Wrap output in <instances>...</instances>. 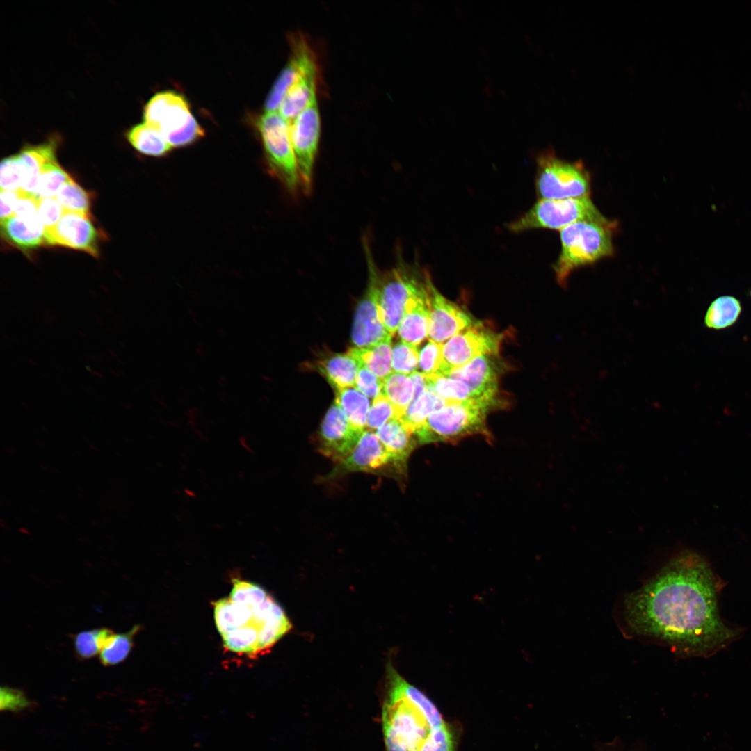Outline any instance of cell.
<instances>
[{"label":"cell","mask_w":751,"mask_h":751,"mask_svg":"<svg viewBox=\"0 0 751 751\" xmlns=\"http://www.w3.org/2000/svg\"><path fill=\"white\" fill-rule=\"evenodd\" d=\"M718 584L702 556L681 551L627 596L625 620L633 632L660 638L680 652L708 655L736 636L720 617Z\"/></svg>","instance_id":"1"},{"label":"cell","mask_w":751,"mask_h":751,"mask_svg":"<svg viewBox=\"0 0 751 751\" xmlns=\"http://www.w3.org/2000/svg\"><path fill=\"white\" fill-rule=\"evenodd\" d=\"M382 725L386 751H423L446 724L435 705L407 682L391 663L387 666Z\"/></svg>","instance_id":"2"},{"label":"cell","mask_w":751,"mask_h":751,"mask_svg":"<svg viewBox=\"0 0 751 751\" xmlns=\"http://www.w3.org/2000/svg\"><path fill=\"white\" fill-rule=\"evenodd\" d=\"M615 223L581 221L560 230L561 250L554 265L558 283L567 285L570 274L613 255L612 235Z\"/></svg>","instance_id":"3"},{"label":"cell","mask_w":751,"mask_h":751,"mask_svg":"<svg viewBox=\"0 0 751 751\" xmlns=\"http://www.w3.org/2000/svg\"><path fill=\"white\" fill-rule=\"evenodd\" d=\"M494 406L496 403L481 400L446 403L433 412L414 436L419 444L456 442L479 434L489 436L486 417Z\"/></svg>","instance_id":"4"},{"label":"cell","mask_w":751,"mask_h":751,"mask_svg":"<svg viewBox=\"0 0 751 751\" xmlns=\"http://www.w3.org/2000/svg\"><path fill=\"white\" fill-rule=\"evenodd\" d=\"M143 118L144 123L159 131L172 147L191 145L204 134L186 99L174 91L154 95L145 106Z\"/></svg>","instance_id":"5"},{"label":"cell","mask_w":751,"mask_h":751,"mask_svg":"<svg viewBox=\"0 0 751 751\" xmlns=\"http://www.w3.org/2000/svg\"><path fill=\"white\" fill-rule=\"evenodd\" d=\"M581 221L610 222L590 196L559 200L540 199L526 213L508 225L514 232L531 229L561 230Z\"/></svg>","instance_id":"6"},{"label":"cell","mask_w":751,"mask_h":751,"mask_svg":"<svg viewBox=\"0 0 751 751\" xmlns=\"http://www.w3.org/2000/svg\"><path fill=\"white\" fill-rule=\"evenodd\" d=\"M290 124L276 111H265L257 122L271 172L289 193L296 195L300 187Z\"/></svg>","instance_id":"7"},{"label":"cell","mask_w":751,"mask_h":751,"mask_svg":"<svg viewBox=\"0 0 751 751\" xmlns=\"http://www.w3.org/2000/svg\"><path fill=\"white\" fill-rule=\"evenodd\" d=\"M537 163L536 188L540 199L590 196V177L582 162L563 160L548 150L538 156Z\"/></svg>","instance_id":"8"},{"label":"cell","mask_w":751,"mask_h":751,"mask_svg":"<svg viewBox=\"0 0 751 751\" xmlns=\"http://www.w3.org/2000/svg\"><path fill=\"white\" fill-rule=\"evenodd\" d=\"M389 271L382 274L378 298L380 319L393 335L398 331L408 300L423 289L428 282V273L421 279L419 272L408 266L401 258Z\"/></svg>","instance_id":"9"},{"label":"cell","mask_w":751,"mask_h":751,"mask_svg":"<svg viewBox=\"0 0 751 751\" xmlns=\"http://www.w3.org/2000/svg\"><path fill=\"white\" fill-rule=\"evenodd\" d=\"M368 268V283L365 293L357 305L353 328L352 341L357 348L369 347L391 339L379 314L378 298L382 274L375 262L369 240L362 239Z\"/></svg>","instance_id":"10"},{"label":"cell","mask_w":751,"mask_h":751,"mask_svg":"<svg viewBox=\"0 0 751 751\" xmlns=\"http://www.w3.org/2000/svg\"><path fill=\"white\" fill-rule=\"evenodd\" d=\"M290 135L300 179V191L309 195L320 136L316 97L290 124Z\"/></svg>","instance_id":"11"},{"label":"cell","mask_w":751,"mask_h":751,"mask_svg":"<svg viewBox=\"0 0 751 751\" xmlns=\"http://www.w3.org/2000/svg\"><path fill=\"white\" fill-rule=\"evenodd\" d=\"M501 341L500 334L477 323L442 344V362L436 375L446 376L482 355H496L499 352Z\"/></svg>","instance_id":"12"},{"label":"cell","mask_w":751,"mask_h":751,"mask_svg":"<svg viewBox=\"0 0 751 751\" xmlns=\"http://www.w3.org/2000/svg\"><path fill=\"white\" fill-rule=\"evenodd\" d=\"M45 245L86 252L97 257L100 233L90 216L65 211L58 223L45 231Z\"/></svg>","instance_id":"13"},{"label":"cell","mask_w":751,"mask_h":751,"mask_svg":"<svg viewBox=\"0 0 751 751\" xmlns=\"http://www.w3.org/2000/svg\"><path fill=\"white\" fill-rule=\"evenodd\" d=\"M387 467L394 468L398 474H405L386 451L376 433L364 430L350 453L337 463L325 479L337 478L348 473L379 472Z\"/></svg>","instance_id":"14"},{"label":"cell","mask_w":751,"mask_h":751,"mask_svg":"<svg viewBox=\"0 0 751 751\" xmlns=\"http://www.w3.org/2000/svg\"><path fill=\"white\" fill-rule=\"evenodd\" d=\"M364 430L353 426L334 403L327 411L321 424L318 450L338 463L350 453Z\"/></svg>","instance_id":"15"},{"label":"cell","mask_w":751,"mask_h":751,"mask_svg":"<svg viewBox=\"0 0 751 751\" xmlns=\"http://www.w3.org/2000/svg\"><path fill=\"white\" fill-rule=\"evenodd\" d=\"M430 340L442 344L457 334L476 325L472 318L454 302L430 286Z\"/></svg>","instance_id":"16"},{"label":"cell","mask_w":751,"mask_h":751,"mask_svg":"<svg viewBox=\"0 0 751 751\" xmlns=\"http://www.w3.org/2000/svg\"><path fill=\"white\" fill-rule=\"evenodd\" d=\"M292 54L275 81L265 102V111H275L295 81L304 73L317 68L314 54L306 39L298 35L293 38Z\"/></svg>","instance_id":"17"},{"label":"cell","mask_w":751,"mask_h":751,"mask_svg":"<svg viewBox=\"0 0 751 751\" xmlns=\"http://www.w3.org/2000/svg\"><path fill=\"white\" fill-rule=\"evenodd\" d=\"M491 356L493 355L478 356L446 376L464 382L469 388L474 400L496 403L498 376Z\"/></svg>","instance_id":"18"},{"label":"cell","mask_w":751,"mask_h":751,"mask_svg":"<svg viewBox=\"0 0 751 751\" xmlns=\"http://www.w3.org/2000/svg\"><path fill=\"white\" fill-rule=\"evenodd\" d=\"M432 283L429 278L426 286L408 300L397 331L401 341L417 346L428 336Z\"/></svg>","instance_id":"19"},{"label":"cell","mask_w":751,"mask_h":751,"mask_svg":"<svg viewBox=\"0 0 751 751\" xmlns=\"http://www.w3.org/2000/svg\"><path fill=\"white\" fill-rule=\"evenodd\" d=\"M252 612V622L259 631L258 652L266 651L291 629L284 611L270 595Z\"/></svg>","instance_id":"20"},{"label":"cell","mask_w":751,"mask_h":751,"mask_svg":"<svg viewBox=\"0 0 751 751\" xmlns=\"http://www.w3.org/2000/svg\"><path fill=\"white\" fill-rule=\"evenodd\" d=\"M45 227L38 214L22 216L13 215L1 220V232L11 245L28 252L45 245Z\"/></svg>","instance_id":"21"},{"label":"cell","mask_w":751,"mask_h":751,"mask_svg":"<svg viewBox=\"0 0 751 751\" xmlns=\"http://www.w3.org/2000/svg\"><path fill=\"white\" fill-rule=\"evenodd\" d=\"M22 170V191L36 197L40 175L43 166L49 161L56 159V143L48 141L33 146H26L16 154Z\"/></svg>","instance_id":"22"},{"label":"cell","mask_w":751,"mask_h":751,"mask_svg":"<svg viewBox=\"0 0 751 751\" xmlns=\"http://www.w3.org/2000/svg\"><path fill=\"white\" fill-rule=\"evenodd\" d=\"M376 433L396 464L405 471L407 459L418 444L414 435L397 418L387 421Z\"/></svg>","instance_id":"23"},{"label":"cell","mask_w":751,"mask_h":751,"mask_svg":"<svg viewBox=\"0 0 751 751\" xmlns=\"http://www.w3.org/2000/svg\"><path fill=\"white\" fill-rule=\"evenodd\" d=\"M361 364L348 351L337 353L319 360L316 369L334 388L354 387Z\"/></svg>","instance_id":"24"},{"label":"cell","mask_w":751,"mask_h":751,"mask_svg":"<svg viewBox=\"0 0 751 751\" xmlns=\"http://www.w3.org/2000/svg\"><path fill=\"white\" fill-rule=\"evenodd\" d=\"M317 68L302 74L289 88L279 113L290 123L316 97Z\"/></svg>","instance_id":"25"},{"label":"cell","mask_w":751,"mask_h":751,"mask_svg":"<svg viewBox=\"0 0 751 751\" xmlns=\"http://www.w3.org/2000/svg\"><path fill=\"white\" fill-rule=\"evenodd\" d=\"M446 403L427 385L426 389L413 399L405 413L398 419L414 435L425 425L433 412Z\"/></svg>","instance_id":"26"},{"label":"cell","mask_w":751,"mask_h":751,"mask_svg":"<svg viewBox=\"0 0 751 751\" xmlns=\"http://www.w3.org/2000/svg\"><path fill=\"white\" fill-rule=\"evenodd\" d=\"M391 339L365 348H350L348 351L360 364L383 381L393 373L391 368Z\"/></svg>","instance_id":"27"},{"label":"cell","mask_w":751,"mask_h":751,"mask_svg":"<svg viewBox=\"0 0 751 751\" xmlns=\"http://www.w3.org/2000/svg\"><path fill=\"white\" fill-rule=\"evenodd\" d=\"M213 604V615L217 629L220 635L252 623V608L223 598Z\"/></svg>","instance_id":"28"},{"label":"cell","mask_w":751,"mask_h":751,"mask_svg":"<svg viewBox=\"0 0 751 751\" xmlns=\"http://www.w3.org/2000/svg\"><path fill=\"white\" fill-rule=\"evenodd\" d=\"M127 139L135 150L147 156H162L172 148L159 131L145 123L131 128Z\"/></svg>","instance_id":"29"},{"label":"cell","mask_w":751,"mask_h":751,"mask_svg":"<svg viewBox=\"0 0 751 751\" xmlns=\"http://www.w3.org/2000/svg\"><path fill=\"white\" fill-rule=\"evenodd\" d=\"M335 391L334 403L343 410L353 426L364 430L370 408L369 398L354 387Z\"/></svg>","instance_id":"30"},{"label":"cell","mask_w":751,"mask_h":751,"mask_svg":"<svg viewBox=\"0 0 751 751\" xmlns=\"http://www.w3.org/2000/svg\"><path fill=\"white\" fill-rule=\"evenodd\" d=\"M382 394L394 407L397 419L401 418L414 396V387L410 376L393 372L384 380Z\"/></svg>","instance_id":"31"},{"label":"cell","mask_w":751,"mask_h":751,"mask_svg":"<svg viewBox=\"0 0 751 751\" xmlns=\"http://www.w3.org/2000/svg\"><path fill=\"white\" fill-rule=\"evenodd\" d=\"M741 305L732 296H722L715 299L708 307L704 324L708 328L722 330L734 325L741 313Z\"/></svg>","instance_id":"32"},{"label":"cell","mask_w":751,"mask_h":751,"mask_svg":"<svg viewBox=\"0 0 751 751\" xmlns=\"http://www.w3.org/2000/svg\"><path fill=\"white\" fill-rule=\"evenodd\" d=\"M139 629L136 625L127 632L113 633L99 653L100 662L105 666H111L124 661L131 651L134 637Z\"/></svg>","instance_id":"33"},{"label":"cell","mask_w":751,"mask_h":751,"mask_svg":"<svg viewBox=\"0 0 751 751\" xmlns=\"http://www.w3.org/2000/svg\"><path fill=\"white\" fill-rule=\"evenodd\" d=\"M425 377L427 385L447 403L474 400L468 386L460 380L436 374Z\"/></svg>","instance_id":"34"},{"label":"cell","mask_w":751,"mask_h":751,"mask_svg":"<svg viewBox=\"0 0 751 751\" xmlns=\"http://www.w3.org/2000/svg\"><path fill=\"white\" fill-rule=\"evenodd\" d=\"M225 647L238 654L258 653V629L252 623L221 635Z\"/></svg>","instance_id":"35"},{"label":"cell","mask_w":751,"mask_h":751,"mask_svg":"<svg viewBox=\"0 0 751 751\" xmlns=\"http://www.w3.org/2000/svg\"><path fill=\"white\" fill-rule=\"evenodd\" d=\"M54 197L65 211L90 216L92 195L72 178L61 187Z\"/></svg>","instance_id":"36"},{"label":"cell","mask_w":751,"mask_h":751,"mask_svg":"<svg viewBox=\"0 0 751 751\" xmlns=\"http://www.w3.org/2000/svg\"><path fill=\"white\" fill-rule=\"evenodd\" d=\"M72 177L58 163L56 159L47 162L40 175L36 197H54L61 187Z\"/></svg>","instance_id":"37"},{"label":"cell","mask_w":751,"mask_h":751,"mask_svg":"<svg viewBox=\"0 0 751 751\" xmlns=\"http://www.w3.org/2000/svg\"><path fill=\"white\" fill-rule=\"evenodd\" d=\"M113 633L111 629L106 628L84 631L77 633L74 638V646L77 656L83 659L96 656L100 653Z\"/></svg>","instance_id":"38"},{"label":"cell","mask_w":751,"mask_h":751,"mask_svg":"<svg viewBox=\"0 0 751 751\" xmlns=\"http://www.w3.org/2000/svg\"><path fill=\"white\" fill-rule=\"evenodd\" d=\"M232 585L229 599L252 608L261 604L268 596L262 587L250 581L234 579Z\"/></svg>","instance_id":"39"},{"label":"cell","mask_w":751,"mask_h":751,"mask_svg":"<svg viewBox=\"0 0 751 751\" xmlns=\"http://www.w3.org/2000/svg\"><path fill=\"white\" fill-rule=\"evenodd\" d=\"M419 353L417 346L403 341L396 344L391 351L393 372L410 375L419 366Z\"/></svg>","instance_id":"40"},{"label":"cell","mask_w":751,"mask_h":751,"mask_svg":"<svg viewBox=\"0 0 751 751\" xmlns=\"http://www.w3.org/2000/svg\"><path fill=\"white\" fill-rule=\"evenodd\" d=\"M395 418H397V416L394 407L381 393L373 400L367 415L366 427L369 430H377L387 421Z\"/></svg>","instance_id":"41"},{"label":"cell","mask_w":751,"mask_h":751,"mask_svg":"<svg viewBox=\"0 0 751 751\" xmlns=\"http://www.w3.org/2000/svg\"><path fill=\"white\" fill-rule=\"evenodd\" d=\"M22 181V170L17 155L4 158L0 165L1 190L19 191Z\"/></svg>","instance_id":"42"},{"label":"cell","mask_w":751,"mask_h":751,"mask_svg":"<svg viewBox=\"0 0 751 751\" xmlns=\"http://www.w3.org/2000/svg\"><path fill=\"white\" fill-rule=\"evenodd\" d=\"M442 344L430 340L419 353V367L424 376L437 374L442 362Z\"/></svg>","instance_id":"43"},{"label":"cell","mask_w":751,"mask_h":751,"mask_svg":"<svg viewBox=\"0 0 751 751\" xmlns=\"http://www.w3.org/2000/svg\"><path fill=\"white\" fill-rule=\"evenodd\" d=\"M65 212V209L55 197H43L38 200V214L46 230L53 228Z\"/></svg>","instance_id":"44"},{"label":"cell","mask_w":751,"mask_h":751,"mask_svg":"<svg viewBox=\"0 0 751 751\" xmlns=\"http://www.w3.org/2000/svg\"><path fill=\"white\" fill-rule=\"evenodd\" d=\"M383 382L361 364L355 380V388L366 397L374 399L382 393Z\"/></svg>","instance_id":"45"},{"label":"cell","mask_w":751,"mask_h":751,"mask_svg":"<svg viewBox=\"0 0 751 751\" xmlns=\"http://www.w3.org/2000/svg\"><path fill=\"white\" fill-rule=\"evenodd\" d=\"M455 733L446 723L436 730L423 751H455Z\"/></svg>","instance_id":"46"},{"label":"cell","mask_w":751,"mask_h":751,"mask_svg":"<svg viewBox=\"0 0 751 751\" xmlns=\"http://www.w3.org/2000/svg\"><path fill=\"white\" fill-rule=\"evenodd\" d=\"M31 702L20 690L3 686L1 688V709L17 712L28 708Z\"/></svg>","instance_id":"47"},{"label":"cell","mask_w":751,"mask_h":751,"mask_svg":"<svg viewBox=\"0 0 751 751\" xmlns=\"http://www.w3.org/2000/svg\"><path fill=\"white\" fill-rule=\"evenodd\" d=\"M20 195V190L17 191H3L0 193V218L3 220L14 215V210L17 201Z\"/></svg>","instance_id":"48"},{"label":"cell","mask_w":751,"mask_h":751,"mask_svg":"<svg viewBox=\"0 0 751 751\" xmlns=\"http://www.w3.org/2000/svg\"><path fill=\"white\" fill-rule=\"evenodd\" d=\"M92 373L99 378H104V375L99 371H93Z\"/></svg>","instance_id":"49"},{"label":"cell","mask_w":751,"mask_h":751,"mask_svg":"<svg viewBox=\"0 0 751 751\" xmlns=\"http://www.w3.org/2000/svg\"><path fill=\"white\" fill-rule=\"evenodd\" d=\"M108 354L110 355V356H111L114 359L118 358V354L115 352H114L113 350H108Z\"/></svg>","instance_id":"50"},{"label":"cell","mask_w":751,"mask_h":751,"mask_svg":"<svg viewBox=\"0 0 751 751\" xmlns=\"http://www.w3.org/2000/svg\"><path fill=\"white\" fill-rule=\"evenodd\" d=\"M96 321H97V323H98L99 324H100L101 325H104V321H103V320H102V318H101L100 317H98V316H97V317H96Z\"/></svg>","instance_id":"51"},{"label":"cell","mask_w":751,"mask_h":751,"mask_svg":"<svg viewBox=\"0 0 751 751\" xmlns=\"http://www.w3.org/2000/svg\"><path fill=\"white\" fill-rule=\"evenodd\" d=\"M88 357L90 359L92 360L99 361V360L95 355H89Z\"/></svg>","instance_id":"52"},{"label":"cell","mask_w":751,"mask_h":751,"mask_svg":"<svg viewBox=\"0 0 751 751\" xmlns=\"http://www.w3.org/2000/svg\"><path fill=\"white\" fill-rule=\"evenodd\" d=\"M27 361H28V362H29V364H32V365H34V366H37V363L35 362V360H32V359H28V360H27Z\"/></svg>","instance_id":"53"},{"label":"cell","mask_w":751,"mask_h":751,"mask_svg":"<svg viewBox=\"0 0 751 751\" xmlns=\"http://www.w3.org/2000/svg\"><path fill=\"white\" fill-rule=\"evenodd\" d=\"M111 373H112L113 375H114L115 376H117V377H119V376H120V374H119V373H118V371H114V370H111Z\"/></svg>","instance_id":"54"},{"label":"cell","mask_w":751,"mask_h":751,"mask_svg":"<svg viewBox=\"0 0 751 751\" xmlns=\"http://www.w3.org/2000/svg\"><path fill=\"white\" fill-rule=\"evenodd\" d=\"M86 370H87V371H88V372H90V373H92V371H92V369H91V368H90V366H86Z\"/></svg>","instance_id":"55"},{"label":"cell","mask_w":751,"mask_h":751,"mask_svg":"<svg viewBox=\"0 0 751 751\" xmlns=\"http://www.w3.org/2000/svg\"><path fill=\"white\" fill-rule=\"evenodd\" d=\"M79 333H80V334H81L82 336H83V337H86V335L85 334V332H82V331H81V330H80V331H79Z\"/></svg>","instance_id":"56"}]
</instances>
